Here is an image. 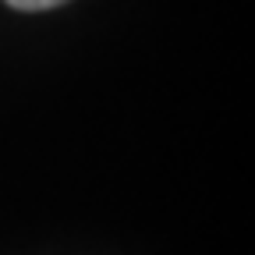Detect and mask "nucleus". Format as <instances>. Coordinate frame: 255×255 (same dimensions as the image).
I'll return each mask as SVG.
<instances>
[{"instance_id": "nucleus-1", "label": "nucleus", "mask_w": 255, "mask_h": 255, "mask_svg": "<svg viewBox=\"0 0 255 255\" xmlns=\"http://www.w3.org/2000/svg\"><path fill=\"white\" fill-rule=\"evenodd\" d=\"M7 4L18 11H50V7H60L64 0H7Z\"/></svg>"}]
</instances>
